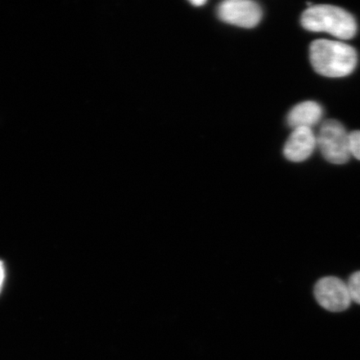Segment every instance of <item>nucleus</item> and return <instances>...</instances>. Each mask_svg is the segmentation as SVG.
I'll use <instances>...</instances> for the list:
<instances>
[{
  "label": "nucleus",
  "instance_id": "f257e3e1",
  "mask_svg": "<svg viewBox=\"0 0 360 360\" xmlns=\"http://www.w3.org/2000/svg\"><path fill=\"white\" fill-rule=\"evenodd\" d=\"M314 70L328 78L349 75L356 68L357 52L350 45L337 40H314L309 47Z\"/></svg>",
  "mask_w": 360,
  "mask_h": 360
},
{
  "label": "nucleus",
  "instance_id": "f03ea898",
  "mask_svg": "<svg viewBox=\"0 0 360 360\" xmlns=\"http://www.w3.org/2000/svg\"><path fill=\"white\" fill-rule=\"evenodd\" d=\"M301 25L310 32L327 33L347 40L357 33V22L352 15L330 4L309 6L301 16Z\"/></svg>",
  "mask_w": 360,
  "mask_h": 360
},
{
  "label": "nucleus",
  "instance_id": "7ed1b4c3",
  "mask_svg": "<svg viewBox=\"0 0 360 360\" xmlns=\"http://www.w3.org/2000/svg\"><path fill=\"white\" fill-rule=\"evenodd\" d=\"M323 158L331 164L344 165L350 159L349 134L336 120H326L316 137Z\"/></svg>",
  "mask_w": 360,
  "mask_h": 360
},
{
  "label": "nucleus",
  "instance_id": "20e7f679",
  "mask_svg": "<svg viewBox=\"0 0 360 360\" xmlns=\"http://www.w3.org/2000/svg\"><path fill=\"white\" fill-rule=\"evenodd\" d=\"M314 296L319 305L334 313L345 311L352 302L347 283L334 276L319 280L314 287Z\"/></svg>",
  "mask_w": 360,
  "mask_h": 360
},
{
  "label": "nucleus",
  "instance_id": "39448f33",
  "mask_svg": "<svg viewBox=\"0 0 360 360\" xmlns=\"http://www.w3.org/2000/svg\"><path fill=\"white\" fill-rule=\"evenodd\" d=\"M217 15L227 24L250 29L259 24L262 10L251 0H227L218 6Z\"/></svg>",
  "mask_w": 360,
  "mask_h": 360
},
{
  "label": "nucleus",
  "instance_id": "423d86ee",
  "mask_svg": "<svg viewBox=\"0 0 360 360\" xmlns=\"http://www.w3.org/2000/svg\"><path fill=\"white\" fill-rule=\"evenodd\" d=\"M317 146L316 136L312 129L297 128L292 130L283 147V155L291 162H302L313 154Z\"/></svg>",
  "mask_w": 360,
  "mask_h": 360
},
{
  "label": "nucleus",
  "instance_id": "0eeeda50",
  "mask_svg": "<svg viewBox=\"0 0 360 360\" xmlns=\"http://www.w3.org/2000/svg\"><path fill=\"white\" fill-rule=\"evenodd\" d=\"M323 109L318 103L305 101L295 105L287 117V122L292 129L309 128L321 120Z\"/></svg>",
  "mask_w": 360,
  "mask_h": 360
},
{
  "label": "nucleus",
  "instance_id": "6e6552de",
  "mask_svg": "<svg viewBox=\"0 0 360 360\" xmlns=\"http://www.w3.org/2000/svg\"><path fill=\"white\" fill-rule=\"evenodd\" d=\"M347 286L351 300L360 304V271L355 272L350 276Z\"/></svg>",
  "mask_w": 360,
  "mask_h": 360
},
{
  "label": "nucleus",
  "instance_id": "1a4fd4ad",
  "mask_svg": "<svg viewBox=\"0 0 360 360\" xmlns=\"http://www.w3.org/2000/svg\"><path fill=\"white\" fill-rule=\"evenodd\" d=\"M349 150L351 155L360 160V130L349 133Z\"/></svg>",
  "mask_w": 360,
  "mask_h": 360
},
{
  "label": "nucleus",
  "instance_id": "9d476101",
  "mask_svg": "<svg viewBox=\"0 0 360 360\" xmlns=\"http://www.w3.org/2000/svg\"><path fill=\"white\" fill-rule=\"evenodd\" d=\"M4 278V270L1 261H0V289H1L2 283Z\"/></svg>",
  "mask_w": 360,
  "mask_h": 360
},
{
  "label": "nucleus",
  "instance_id": "9b49d317",
  "mask_svg": "<svg viewBox=\"0 0 360 360\" xmlns=\"http://www.w3.org/2000/svg\"><path fill=\"white\" fill-rule=\"evenodd\" d=\"M191 3L193 4V6H204V4H206L205 0H192Z\"/></svg>",
  "mask_w": 360,
  "mask_h": 360
}]
</instances>
